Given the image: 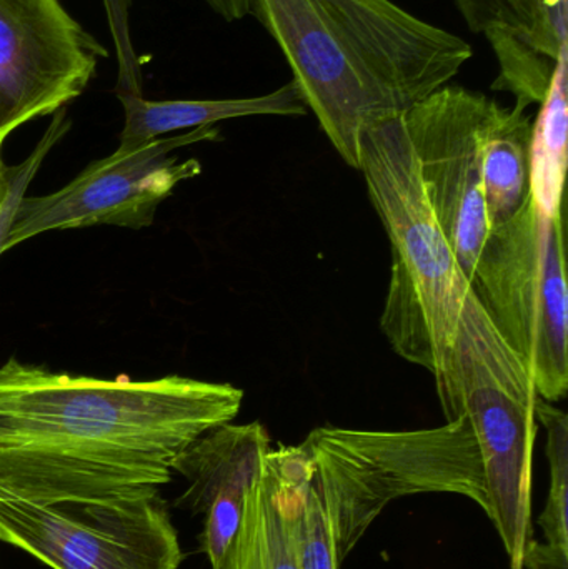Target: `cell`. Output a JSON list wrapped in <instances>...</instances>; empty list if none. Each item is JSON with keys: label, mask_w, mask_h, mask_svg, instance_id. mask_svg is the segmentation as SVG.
Returning a JSON list of instances; mask_svg holds the SVG:
<instances>
[{"label": "cell", "mask_w": 568, "mask_h": 569, "mask_svg": "<svg viewBox=\"0 0 568 569\" xmlns=\"http://www.w3.org/2000/svg\"><path fill=\"white\" fill-rule=\"evenodd\" d=\"M242 401L230 383L103 380L9 358L0 367V490L36 505L157 493L177 458L233 421Z\"/></svg>", "instance_id": "obj_1"}, {"label": "cell", "mask_w": 568, "mask_h": 569, "mask_svg": "<svg viewBox=\"0 0 568 569\" xmlns=\"http://www.w3.org/2000/svg\"><path fill=\"white\" fill-rule=\"evenodd\" d=\"M347 166L360 132L442 89L472 59L466 40L392 0H249Z\"/></svg>", "instance_id": "obj_2"}, {"label": "cell", "mask_w": 568, "mask_h": 569, "mask_svg": "<svg viewBox=\"0 0 568 569\" xmlns=\"http://www.w3.org/2000/svg\"><path fill=\"white\" fill-rule=\"evenodd\" d=\"M357 170L392 249L380 328L399 357L429 370L437 383L470 284L427 199L400 116L360 132Z\"/></svg>", "instance_id": "obj_3"}, {"label": "cell", "mask_w": 568, "mask_h": 569, "mask_svg": "<svg viewBox=\"0 0 568 569\" xmlns=\"http://www.w3.org/2000/svg\"><path fill=\"white\" fill-rule=\"evenodd\" d=\"M342 567L392 501L413 495L469 498L489 517L482 457L466 413L412 431L352 430L327 425L302 441Z\"/></svg>", "instance_id": "obj_4"}, {"label": "cell", "mask_w": 568, "mask_h": 569, "mask_svg": "<svg viewBox=\"0 0 568 569\" xmlns=\"http://www.w3.org/2000/svg\"><path fill=\"white\" fill-rule=\"evenodd\" d=\"M437 393L447 421L466 413L486 477L489 520L510 569H524L532 531V457L539 395L522 358L490 323L472 290L464 301L456 338Z\"/></svg>", "instance_id": "obj_5"}, {"label": "cell", "mask_w": 568, "mask_h": 569, "mask_svg": "<svg viewBox=\"0 0 568 569\" xmlns=\"http://www.w3.org/2000/svg\"><path fill=\"white\" fill-rule=\"evenodd\" d=\"M470 290L550 403L568 390V284L562 216L526 206L487 236Z\"/></svg>", "instance_id": "obj_6"}, {"label": "cell", "mask_w": 568, "mask_h": 569, "mask_svg": "<svg viewBox=\"0 0 568 569\" xmlns=\"http://www.w3.org/2000/svg\"><path fill=\"white\" fill-rule=\"evenodd\" d=\"M0 541L53 569H179L159 491L117 503L36 505L0 490Z\"/></svg>", "instance_id": "obj_7"}, {"label": "cell", "mask_w": 568, "mask_h": 569, "mask_svg": "<svg viewBox=\"0 0 568 569\" xmlns=\"http://www.w3.org/2000/svg\"><path fill=\"white\" fill-rule=\"evenodd\" d=\"M217 127L160 137L136 149H117L90 163L72 182L49 196L20 200L3 253L40 233L93 226L140 230L152 226L157 209L173 190L202 172L199 160H179L173 150L219 140Z\"/></svg>", "instance_id": "obj_8"}, {"label": "cell", "mask_w": 568, "mask_h": 569, "mask_svg": "<svg viewBox=\"0 0 568 569\" xmlns=\"http://www.w3.org/2000/svg\"><path fill=\"white\" fill-rule=\"evenodd\" d=\"M497 106L486 93L447 83L400 113L427 199L467 280L490 232L484 140Z\"/></svg>", "instance_id": "obj_9"}, {"label": "cell", "mask_w": 568, "mask_h": 569, "mask_svg": "<svg viewBox=\"0 0 568 569\" xmlns=\"http://www.w3.org/2000/svg\"><path fill=\"white\" fill-rule=\"evenodd\" d=\"M106 56L59 0H0V152L23 123L82 96Z\"/></svg>", "instance_id": "obj_10"}, {"label": "cell", "mask_w": 568, "mask_h": 569, "mask_svg": "<svg viewBox=\"0 0 568 569\" xmlns=\"http://www.w3.org/2000/svg\"><path fill=\"white\" fill-rule=\"evenodd\" d=\"M270 437L259 421L220 425L193 441L173 465L187 481L177 508L203 515L200 550L216 568L242 523L243 508L262 473Z\"/></svg>", "instance_id": "obj_11"}, {"label": "cell", "mask_w": 568, "mask_h": 569, "mask_svg": "<svg viewBox=\"0 0 568 569\" xmlns=\"http://www.w3.org/2000/svg\"><path fill=\"white\" fill-rule=\"evenodd\" d=\"M467 27L496 53L494 90L517 106L542 103L560 60L567 59V0H454Z\"/></svg>", "instance_id": "obj_12"}, {"label": "cell", "mask_w": 568, "mask_h": 569, "mask_svg": "<svg viewBox=\"0 0 568 569\" xmlns=\"http://www.w3.org/2000/svg\"><path fill=\"white\" fill-rule=\"evenodd\" d=\"M309 457L302 443L270 448L250 490L242 523L213 569H300L293 538V495Z\"/></svg>", "instance_id": "obj_13"}, {"label": "cell", "mask_w": 568, "mask_h": 569, "mask_svg": "<svg viewBox=\"0 0 568 569\" xmlns=\"http://www.w3.org/2000/svg\"><path fill=\"white\" fill-rule=\"evenodd\" d=\"M117 96L123 107L120 150L136 149L170 132L212 127L223 120L300 117L309 110L293 80L266 96L247 99L149 100L136 89H119Z\"/></svg>", "instance_id": "obj_14"}, {"label": "cell", "mask_w": 568, "mask_h": 569, "mask_svg": "<svg viewBox=\"0 0 568 569\" xmlns=\"http://www.w3.org/2000/svg\"><path fill=\"white\" fill-rule=\"evenodd\" d=\"M534 119L520 106H497L484 140V200L490 229L512 219L530 199Z\"/></svg>", "instance_id": "obj_15"}, {"label": "cell", "mask_w": 568, "mask_h": 569, "mask_svg": "<svg viewBox=\"0 0 568 569\" xmlns=\"http://www.w3.org/2000/svg\"><path fill=\"white\" fill-rule=\"evenodd\" d=\"M567 59L554 73L539 117L534 120L530 146V199L546 216H562V193L567 172Z\"/></svg>", "instance_id": "obj_16"}, {"label": "cell", "mask_w": 568, "mask_h": 569, "mask_svg": "<svg viewBox=\"0 0 568 569\" xmlns=\"http://www.w3.org/2000/svg\"><path fill=\"white\" fill-rule=\"evenodd\" d=\"M536 420L546 430L550 485L546 508L539 517L546 543L568 551V418L566 411L537 397Z\"/></svg>", "instance_id": "obj_17"}, {"label": "cell", "mask_w": 568, "mask_h": 569, "mask_svg": "<svg viewBox=\"0 0 568 569\" xmlns=\"http://www.w3.org/2000/svg\"><path fill=\"white\" fill-rule=\"evenodd\" d=\"M292 528L300 569H340L333 553L326 510L313 483L310 458L297 480Z\"/></svg>", "instance_id": "obj_18"}, {"label": "cell", "mask_w": 568, "mask_h": 569, "mask_svg": "<svg viewBox=\"0 0 568 569\" xmlns=\"http://www.w3.org/2000/svg\"><path fill=\"white\" fill-rule=\"evenodd\" d=\"M69 129L70 120L67 119V110H59V112L53 113L52 122L49 123L42 139L39 140L30 156L19 166L7 167V192L2 203H0V256L3 253V243H6L7 236H9L13 213H16L20 200L26 196L33 177L39 172L50 150L60 142V139L69 132Z\"/></svg>", "instance_id": "obj_19"}, {"label": "cell", "mask_w": 568, "mask_h": 569, "mask_svg": "<svg viewBox=\"0 0 568 569\" xmlns=\"http://www.w3.org/2000/svg\"><path fill=\"white\" fill-rule=\"evenodd\" d=\"M524 569H568V551L532 540L527 548Z\"/></svg>", "instance_id": "obj_20"}, {"label": "cell", "mask_w": 568, "mask_h": 569, "mask_svg": "<svg viewBox=\"0 0 568 569\" xmlns=\"http://www.w3.org/2000/svg\"><path fill=\"white\" fill-rule=\"evenodd\" d=\"M206 2L227 22L249 16V0H206Z\"/></svg>", "instance_id": "obj_21"}, {"label": "cell", "mask_w": 568, "mask_h": 569, "mask_svg": "<svg viewBox=\"0 0 568 569\" xmlns=\"http://www.w3.org/2000/svg\"><path fill=\"white\" fill-rule=\"evenodd\" d=\"M7 192V166L3 163L2 152H0V203Z\"/></svg>", "instance_id": "obj_22"}]
</instances>
